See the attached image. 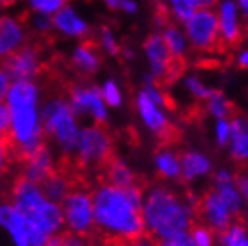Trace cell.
Segmentation results:
<instances>
[{"label":"cell","instance_id":"cell-9","mask_svg":"<svg viewBox=\"0 0 248 246\" xmlns=\"http://www.w3.org/2000/svg\"><path fill=\"white\" fill-rule=\"evenodd\" d=\"M67 100L78 118H90L93 125H104L109 118V108L95 85H74Z\"/></svg>","mask_w":248,"mask_h":246},{"label":"cell","instance_id":"cell-1","mask_svg":"<svg viewBox=\"0 0 248 246\" xmlns=\"http://www.w3.org/2000/svg\"><path fill=\"white\" fill-rule=\"evenodd\" d=\"M143 199L141 186L118 188L108 183L100 184L92 194L95 229L116 243H129L144 236Z\"/></svg>","mask_w":248,"mask_h":246},{"label":"cell","instance_id":"cell-34","mask_svg":"<svg viewBox=\"0 0 248 246\" xmlns=\"http://www.w3.org/2000/svg\"><path fill=\"white\" fill-rule=\"evenodd\" d=\"M231 134H232L231 120H217L215 125H213V138H215V142L220 148L229 146Z\"/></svg>","mask_w":248,"mask_h":246},{"label":"cell","instance_id":"cell-43","mask_svg":"<svg viewBox=\"0 0 248 246\" xmlns=\"http://www.w3.org/2000/svg\"><path fill=\"white\" fill-rule=\"evenodd\" d=\"M122 246H160L158 245V241H155L153 237L150 236H141L138 237V239H134V241H129V243H120Z\"/></svg>","mask_w":248,"mask_h":246},{"label":"cell","instance_id":"cell-5","mask_svg":"<svg viewBox=\"0 0 248 246\" xmlns=\"http://www.w3.org/2000/svg\"><path fill=\"white\" fill-rule=\"evenodd\" d=\"M41 118L44 136H48L65 156L72 155L81 127L69 100L62 97L48 99L41 108Z\"/></svg>","mask_w":248,"mask_h":246},{"label":"cell","instance_id":"cell-20","mask_svg":"<svg viewBox=\"0 0 248 246\" xmlns=\"http://www.w3.org/2000/svg\"><path fill=\"white\" fill-rule=\"evenodd\" d=\"M231 134L229 141V153L231 158L238 164H248V116L236 114L231 118Z\"/></svg>","mask_w":248,"mask_h":246},{"label":"cell","instance_id":"cell-46","mask_svg":"<svg viewBox=\"0 0 248 246\" xmlns=\"http://www.w3.org/2000/svg\"><path fill=\"white\" fill-rule=\"evenodd\" d=\"M236 4H238L239 13H241L243 19H248V0H236Z\"/></svg>","mask_w":248,"mask_h":246},{"label":"cell","instance_id":"cell-32","mask_svg":"<svg viewBox=\"0 0 248 246\" xmlns=\"http://www.w3.org/2000/svg\"><path fill=\"white\" fill-rule=\"evenodd\" d=\"M27 5L32 13L46 16H55L67 5V0H27Z\"/></svg>","mask_w":248,"mask_h":246},{"label":"cell","instance_id":"cell-2","mask_svg":"<svg viewBox=\"0 0 248 246\" xmlns=\"http://www.w3.org/2000/svg\"><path fill=\"white\" fill-rule=\"evenodd\" d=\"M5 104L11 114V150L23 160L44 146L41 90L35 81H13Z\"/></svg>","mask_w":248,"mask_h":246},{"label":"cell","instance_id":"cell-16","mask_svg":"<svg viewBox=\"0 0 248 246\" xmlns=\"http://www.w3.org/2000/svg\"><path fill=\"white\" fill-rule=\"evenodd\" d=\"M27 29L21 19L11 15L0 16V60L15 55L25 46Z\"/></svg>","mask_w":248,"mask_h":246},{"label":"cell","instance_id":"cell-31","mask_svg":"<svg viewBox=\"0 0 248 246\" xmlns=\"http://www.w3.org/2000/svg\"><path fill=\"white\" fill-rule=\"evenodd\" d=\"M166 5L169 7L172 18L180 23H185L186 19L197 11L192 0H166Z\"/></svg>","mask_w":248,"mask_h":246},{"label":"cell","instance_id":"cell-40","mask_svg":"<svg viewBox=\"0 0 248 246\" xmlns=\"http://www.w3.org/2000/svg\"><path fill=\"white\" fill-rule=\"evenodd\" d=\"M13 152L9 144V139L5 136H0V174L5 170L7 164H9V153Z\"/></svg>","mask_w":248,"mask_h":246},{"label":"cell","instance_id":"cell-27","mask_svg":"<svg viewBox=\"0 0 248 246\" xmlns=\"http://www.w3.org/2000/svg\"><path fill=\"white\" fill-rule=\"evenodd\" d=\"M218 246H248V227L241 222H232L225 231L218 232Z\"/></svg>","mask_w":248,"mask_h":246},{"label":"cell","instance_id":"cell-26","mask_svg":"<svg viewBox=\"0 0 248 246\" xmlns=\"http://www.w3.org/2000/svg\"><path fill=\"white\" fill-rule=\"evenodd\" d=\"M206 113L210 114L211 118L215 120H229L232 116V104L227 99V95L224 92L215 90L211 93V97L204 102Z\"/></svg>","mask_w":248,"mask_h":246},{"label":"cell","instance_id":"cell-10","mask_svg":"<svg viewBox=\"0 0 248 246\" xmlns=\"http://www.w3.org/2000/svg\"><path fill=\"white\" fill-rule=\"evenodd\" d=\"M196 211L201 216V220L204 222L206 227H210L211 231L217 232L225 231L232 223V218L236 216L234 209L213 188L202 195V199L196 206Z\"/></svg>","mask_w":248,"mask_h":246},{"label":"cell","instance_id":"cell-19","mask_svg":"<svg viewBox=\"0 0 248 246\" xmlns=\"http://www.w3.org/2000/svg\"><path fill=\"white\" fill-rule=\"evenodd\" d=\"M180 160H182V180H185L186 183L202 180L206 176H210L213 170L210 156L197 150L185 152L183 155H180Z\"/></svg>","mask_w":248,"mask_h":246},{"label":"cell","instance_id":"cell-12","mask_svg":"<svg viewBox=\"0 0 248 246\" xmlns=\"http://www.w3.org/2000/svg\"><path fill=\"white\" fill-rule=\"evenodd\" d=\"M143 53L144 60L148 63L150 76L155 81L167 79L172 71V67H174V60H172L171 53L167 49L160 32H153L144 39Z\"/></svg>","mask_w":248,"mask_h":246},{"label":"cell","instance_id":"cell-42","mask_svg":"<svg viewBox=\"0 0 248 246\" xmlns=\"http://www.w3.org/2000/svg\"><path fill=\"white\" fill-rule=\"evenodd\" d=\"M158 245H160V246H197L196 243H194V239L190 237V234H188V232H186V234H182V236L166 239V241H160Z\"/></svg>","mask_w":248,"mask_h":246},{"label":"cell","instance_id":"cell-38","mask_svg":"<svg viewBox=\"0 0 248 246\" xmlns=\"http://www.w3.org/2000/svg\"><path fill=\"white\" fill-rule=\"evenodd\" d=\"M236 184H238V190L241 197H243V202L248 206V166L243 167L236 174Z\"/></svg>","mask_w":248,"mask_h":246},{"label":"cell","instance_id":"cell-21","mask_svg":"<svg viewBox=\"0 0 248 246\" xmlns=\"http://www.w3.org/2000/svg\"><path fill=\"white\" fill-rule=\"evenodd\" d=\"M71 63L83 76H93L100 69V53L93 44L81 43L78 44L71 53Z\"/></svg>","mask_w":248,"mask_h":246},{"label":"cell","instance_id":"cell-28","mask_svg":"<svg viewBox=\"0 0 248 246\" xmlns=\"http://www.w3.org/2000/svg\"><path fill=\"white\" fill-rule=\"evenodd\" d=\"M182 86L192 99L202 100V102H206V100L211 97V93L215 92V88H211V86L201 76H197V74H186L182 79Z\"/></svg>","mask_w":248,"mask_h":246},{"label":"cell","instance_id":"cell-7","mask_svg":"<svg viewBox=\"0 0 248 246\" xmlns=\"http://www.w3.org/2000/svg\"><path fill=\"white\" fill-rule=\"evenodd\" d=\"M63 227L67 232L78 236L90 237L95 231V215H93V200L92 194L79 188H72L62 204Z\"/></svg>","mask_w":248,"mask_h":246},{"label":"cell","instance_id":"cell-14","mask_svg":"<svg viewBox=\"0 0 248 246\" xmlns=\"http://www.w3.org/2000/svg\"><path fill=\"white\" fill-rule=\"evenodd\" d=\"M217 19H218L220 43L234 46L243 37V16L239 13L236 0H218L215 7Z\"/></svg>","mask_w":248,"mask_h":246},{"label":"cell","instance_id":"cell-39","mask_svg":"<svg viewBox=\"0 0 248 246\" xmlns=\"http://www.w3.org/2000/svg\"><path fill=\"white\" fill-rule=\"evenodd\" d=\"M11 130V114L5 102H0V136H9Z\"/></svg>","mask_w":248,"mask_h":246},{"label":"cell","instance_id":"cell-24","mask_svg":"<svg viewBox=\"0 0 248 246\" xmlns=\"http://www.w3.org/2000/svg\"><path fill=\"white\" fill-rule=\"evenodd\" d=\"M160 35H162L164 43H166L167 49L171 53V57L174 62H180L182 58H185L188 55V49H190V44H188V39H186L183 29H180L178 25L167 23L162 30H160Z\"/></svg>","mask_w":248,"mask_h":246},{"label":"cell","instance_id":"cell-45","mask_svg":"<svg viewBox=\"0 0 248 246\" xmlns=\"http://www.w3.org/2000/svg\"><path fill=\"white\" fill-rule=\"evenodd\" d=\"M194 5H196V9H215L217 5H218V0H192Z\"/></svg>","mask_w":248,"mask_h":246},{"label":"cell","instance_id":"cell-11","mask_svg":"<svg viewBox=\"0 0 248 246\" xmlns=\"http://www.w3.org/2000/svg\"><path fill=\"white\" fill-rule=\"evenodd\" d=\"M134 104H136V113H138L139 120H141V123H143L148 132L164 139L171 136L172 125L169 114L166 113V108L153 102L143 90L138 92Z\"/></svg>","mask_w":248,"mask_h":246},{"label":"cell","instance_id":"cell-4","mask_svg":"<svg viewBox=\"0 0 248 246\" xmlns=\"http://www.w3.org/2000/svg\"><path fill=\"white\" fill-rule=\"evenodd\" d=\"M11 204L25 215L32 231V246H44L62 232V206L44 195L41 184L19 176L11 190Z\"/></svg>","mask_w":248,"mask_h":246},{"label":"cell","instance_id":"cell-47","mask_svg":"<svg viewBox=\"0 0 248 246\" xmlns=\"http://www.w3.org/2000/svg\"><path fill=\"white\" fill-rule=\"evenodd\" d=\"M120 55H122L125 60H132V58L136 57V53H134L132 47H122V53H120Z\"/></svg>","mask_w":248,"mask_h":246},{"label":"cell","instance_id":"cell-35","mask_svg":"<svg viewBox=\"0 0 248 246\" xmlns=\"http://www.w3.org/2000/svg\"><path fill=\"white\" fill-rule=\"evenodd\" d=\"M188 234L197 246H215V234L206 225H194Z\"/></svg>","mask_w":248,"mask_h":246},{"label":"cell","instance_id":"cell-17","mask_svg":"<svg viewBox=\"0 0 248 246\" xmlns=\"http://www.w3.org/2000/svg\"><path fill=\"white\" fill-rule=\"evenodd\" d=\"M53 30L67 39H85L90 33V23L74 5L67 4L53 16Z\"/></svg>","mask_w":248,"mask_h":246},{"label":"cell","instance_id":"cell-18","mask_svg":"<svg viewBox=\"0 0 248 246\" xmlns=\"http://www.w3.org/2000/svg\"><path fill=\"white\" fill-rule=\"evenodd\" d=\"M55 172V158L46 144L41 146L37 152H33L27 158H23V169L21 178L32 181V183L43 184L49 176Z\"/></svg>","mask_w":248,"mask_h":246},{"label":"cell","instance_id":"cell-44","mask_svg":"<svg viewBox=\"0 0 248 246\" xmlns=\"http://www.w3.org/2000/svg\"><path fill=\"white\" fill-rule=\"evenodd\" d=\"M236 63H238L241 69L248 71V47H243V49H239L238 55H236Z\"/></svg>","mask_w":248,"mask_h":246},{"label":"cell","instance_id":"cell-36","mask_svg":"<svg viewBox=\"0 0 248 246\" xmlns=\"http://www.w3.org/2000/svg\"><path fill=\"white\" fill-rule=\"evenodd\" d=\"M102 4L109 11L124 13V15H127V16L138 15V11H139L138 0H102Z\"/></svg>","mask_w":248,"mask_h":246},{"label":"cell","instance_id":"cell-33","mask_svg":"<svg viewBox=\"0 0 248 246\" xmlns=\"http://www.w3.org/2000/svg\"><path fill=\"white\" fill-rule=\"evenodd\" d=\"M44 246H93L90 237L78 236L72 232H60L57 236H53Z\"/></svg>","mask_w":248,"mask_h":246},{"label":"cell","instance_id":"cell-15","mask_svg":"<svg viewBox=\"0 0 248 246\" xmlns=\"http://www.w3.org/2000/svg\"><path fill=\"white\" fill-rule=\"evenodd\" d=\"M0 227L9 234L15 246H32V231L29 220L11 202L0 204Z\"/></svg>","mask_w":248,"mask_h":246},{"label":"cell","instance_id":"cell-29","mask_svg":"<svg viewBox=\"0 0 248 246\" xmlns=\"http://www.w3.org/2000/svg\"><path fill=\"white\" fill-rule=\"evenodd\" d=\"M99 88H100V95H102V99H104L108 108L116 109L124 104V92H122V86H120V83L115 77L104 79Z\"/></svg>","mask_w":248,"mask_h":246},{"label":"cell","instance_id":"cell-23","mask_svg":"<svg viewBox=\"0 0 248 246\" xmlns=\"http://www.w3.org/2000/svg\"><path fill=\"white\" fill-rule=\"evenodd\" d=\"M153 166L158 176H162L164 180L182 178V160H180V155L171 148H160L153 156Z\"/></svg>","mask_w":248,"mask_h":246},{"label":"cell","instance_id":"cell-37","mask_svg":"<svg viewBox=\"0 0 248 246\" xmlns=\"http://www.w3.org/2000/svg\"><path fill=\"white\" fill-rule=\"evenodd\" d=\"M29 27L35 33L46 35V33L53 32V16H46V15H37V13H32V15L29 16Z\"/></svg>","mask_w":248,"mask_h":246},{"label":"cell","instance_id":"cell-13","mask_svg":"<svg viewBox=\"0 0 248 246\" xmlns=\"http://www.w3.org/2000/svg\"><path fill=\"white\" fill-rule=\"evenodd\" d=\"M2 65L13 81H33L41 72V55L37 47L25 44L19 51L2 60Z\"/></svg>","mask_w":248,"mask_h":246},{"label":"cell","instance_id":"cell-22","mask_svg":"<svg viewBox=\"0 0 248 246\" xmlns=\"http://www.w3.org/2000/svg\"><path fill=\"white\" fill-rule=\"evenodd\" d=\"M106 183L118 186V188H132L139 186L138 176L132 170V167L124 158H111L104 166Z\"/></svg>","mask_w":248,"mask_h":246},{"label":"cell","instance_id":"cell-48","mask_svg":"<svg viewBox=\"0 0 248 246\" xmlns=\"http://www.w3.org/2000/svg\"><path fill=\"white\" fill-rule=\"evenodd\" d=\"M104 246H122L120 243H116V241H109V243H106Z\"/></svg>","mask_w":248,"mask_h":246},{"label":"cell","instance_id":"cell-8","mask_svg":"<svg viewBox=\"0 0 248 246\" xmlns=\"http://www.w3.org/2000/svg\"><path fill=\"white\" fill-rule=\"evenodd\" d=\"M188 44L192 49L201 53L213 51L220 43L218 19L215 9H199L183 23Z\"/></svg>","mask_w":248,"mask_h":246},{"label":"cell","instance_id":"cell-30","mask_svg":"<svg viewBox=\"0 0 248 246\" xmlns=\"http://www.w3.org/2000/svg\"><path fill=\"white\" fill-rule=\"evenodd\" d=\"M99 47L106 55H109V57H118L120 53H122V46H120V41L116 37L115 30L111 29V27H100L99 30Z\"/></svg>","mask_w":248,"mask_h":246},{"label":"cell","instance_id":"cell-3","mask_svg":"<svg viewBox=\"0 0 248 246\" xmlns=\"http://www.w3.org/2000/svg\"><path fill=\"white\" fill-rule=\"evenodd\" d=\"M196 213V206L190 200L167 186H152L144 192V232L158 243L190 232Z\"/></svg>","mask_w":248,"mask_h":246},{"label":"cell","instance_id":"cell-6","mask_svg":"<svg viewBox=\"0 0 248 246\" xmlns=\"http://www.w3.org/2000/svg\"><path fill=\"white\" fill-rule=\"evenodd\" d=\"M113 153V139L102 125H86L81 127L78 136L76 148L72 155L81 167L106 166L111 160Z\"/></svg>","mask_w":248,"mask_h":246},{"label":"cell","instance_id":"cell-25","mask_svg":"<svg viewBox=\"0 0 248 246\" xmlns=\"http://www.w3.org/2000/svg\"><path fill=\"white\" fill-rule=\"evenodd\" d=\"M41 188H43L44 195H46L49 200H53V202H57V204H62L67 195L71 194L72 186H71L69 176L55 170L48 180L41 184Z\"/></svg>","mask_w":248,"mask_h":246},{"label":"cell","instance_id":"cell-41","mask_svg":"<svg viewBox=\"0 0 248 246\" xmlns=\"http://www.w3.org/2000/svg\"><path fill=\"white\" fill-rule=\"evenodd\" d=\"M11 85H13V79H11V76L4 69V65L0 63V102H5L7 93L11 90Z\"/></svg>","mask_w":248,"mask_h":246}]
</instances>
